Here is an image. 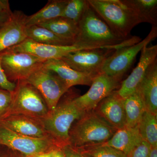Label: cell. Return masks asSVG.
I'll use <instances>...</instances> for the list:
<instances>
[{"label": "cell", "instance_id": "cell-1", "mask_svg": "<svg viewBox=\"0 0 157 157\" xmlns=\"http://www.w3.org/2000/svg\"><path fill=\"white\" fill-rule=\"evenodd\" d=\"M78 25L79 33L75 43L91 49L107 48L117 50L136 44L141 40L137 36L126 39L119 36L88 3Z\"/></svg>", "mask_w": 157, "mask_h": 157}, {"label": "cell", "instance_id": "cell-24", "mask_svg": "<svg viewBox=\"0 0 157 157\" xmlns=\"http://www.w3.org/2000/svg\"><path fill=\"white\" fill-rule=\"evenodd\" d=\"M127 6L133 9L144 22L157 26V0H122Z\"/></svg>", "mask_w": 157, "mask_h": 157}, {"label": "cell", "instance_id": "cell-13", "mask_svg": "<svg viewBox=\"0 0 157 157\" xmlns=\"http://www.w3.org/2000/svg\"><path fill=\"white\" fill-rule=\"evenodd\" d=\"M140 52V60L136 67L121 81L119 88L116 90L118 95L124 100L137 90L148 68L157 60V45L145 46Z\"/></svg>", "mask_w": 157, "mask_h": 157}, {"label": "cell", "instance_id": "cell-5", "mask_svg": "<svg viewBox=\"0 0 157 157\" xmlns=\"http://www.w3.org/2000/svg\"><path fill=\"white\" fill-rule=\"evenodd\" d=\"M49 111L39 91L25 81H19L16 82L11 106L5 117L12 114H22L42 120Z\"/></svg>", "mask_w": 157, "mask_h": 157}, {"label": "cell", "instance_id": "cell-12", "mask_svg": "<svg viewBox=\"0 0 157 157\" xmlns=\"http://www.w3.org/2000/svg\"><path fill=\"white\" fill-rule=\"evenodd\" d=\"M93 49L75 44L59 46L41 44L27 38L23 42L7 50L14 52H26L45 60L61 59L70 53L78 51Z\"/></svg>", "mask_w": 157, "mask_h": 157}, {"label": "cell", "instance_id": "cell-7", "mask_svg": "<svg viewBox=\"0 0 157 157\" xmlns=\"http://www.w3.org/2000/svg\"><path fill=\"white\" fill-rule=\"evenodd\" d=\"M0 145L26 157L59 148L50 138H35L21 135L8 128L1 123Z\"/></svg>", "mask_w": 157, "mask_h": 157}, {"label": "cell", "instance_id": "cell-32", "mask_svg": "<svg viewBox=\"0 0 157 157\" xmlns=\"http://www.w3.org/2000/svg\"><path fill=\"white\" fill-rule=\"evenodd\" d=\"M13 14V12L12 11L0 13V29L10 21Z\"/></svg>", "mask_w": 157, "mask_h": 157}, {"label": "cell", "instance_id": "cell-38", "mask_svg": "<svg viewBox=\"0 0 157 157\" xmlns=\"http://www.w3.org/2000/svg\"><path fill=\"white\" fill-rule=\"evenodd\" d=\"M26 157L23 155L21 154L18 153L16 152V157Z\"/></svg>", "mask_w": 157, "mask_h": 157}, {"label": "cell", "instance_id": "cell-30", "mask_svg": "<svg viewBox=\"0 0 157 157\" xmlns=\"http://www.w3.org/2000/svg\"><path fill=\"white\" fill-rule=\"evenodd\" d=\"M2 54L0 53V88L13 93L16 87V83L11 82L7 78L1 65Z\"/></svg>", "mask_w": 157, "mask_h": 157}, {"label": "cell", "instance_id": "cell-36", "mask_svg": "<svg viewBox=\"0 0 157 157\" xmlns=\"http://www.w3.org/2000/svg\"><path fill=\"white\" fill-rule=\"evenodd\" d=\"M53 150L47 152L42 153L39 154L32 156L27 157H52V151Z\"/></svg>", "mask_w": 157, "mask_h": 157}, {"label": "cell", "instance_id": "cell-26", "mask_svg": "<svg viewBox=\"0 0 157 157\" xmlns=\"http://www.w3.org/2000/svg\"><path fill=\"white\" fill-rule=\"evenodd\" d=\"M87 4V0H68L61 17L73 21L78 24Z\"/></svg>", "mask_w": 157, "mask_h": 157}, {"label": "cell", "instance_id": "cell-8", "mask_svg": "<svg viewBox=\"0 0 157 157\" xmlns=\"http://www.w3.org/2000/svg\"><path fill=\"white\" fill-rule=\"evenodd\" d=\"M25 81L39 91L49 111L55 108L62 96L70 89L56 73L43 65L35 70Z\"/></svg>", "mask_w": 157, "mask_h": 157}, {"label": "cell", "instance_id": "cell-18", "mask_svg": "<svg viewBox=\"0 0 157 157\" xmlns=\"http://www.w3.org/2000/svg\"><path fill=\"white\" fill-rule=\"evenodd\" d=\"M137 90L146 110L157 115V60L148 68Z\"/></svg>", "mask_w": 157, "mask_h": 157}, {"label": "cell", "instance_id": "cell-11", "mask_svg": "<svg viewBox=\"0 0 157 157\" xmlns=\"http://www.w3.org/2000/svg\"><path fill=\"white\" fill-rule=\"evenodd\" d=\"M116 50L96 48L72 52L61 59L73 70L95 77L101 73L105 60Z\"/></svg>", "mask_w": 157, "mask_h": 157}, {"label": "cell", "instance_id": "cell-34", "mask_svg": "<svg viewBox=\"0 0 157 157\" xmlns=\"http://www.w3.org/2000/svg\"><path fill=\"white\" fill-rule=\"evenodd\" d=\"M11 11L8 0H0V13Z\"/></svg>", "mask_w": 157, "mask_h": 157}, {"label": "cell", "instance_id": "cell-3", "mask_svg": "<svg viewBox=\"0 0 157 157\" xmlns=\"http://www.w3.org/2000/svg\"><path fill=\"white\" fill-rule=\"evenodd\" d=\"M117 130L94 110L86 112L72 124L69 145L80 149L101 145L109 140Z\"/></svg>", "mask_w": 157, "mask_h": 157}, {"label": "cell", "instance_id": "cell-2", "mask_svg": "<svg viewBox=\"0 0 157 157\" xmlns=\"http://www.w3.org/2000/svg\"><path fill=\"white\" fill-rule=\"evenodd\" d=\"M69 90L62 96L55 108L41 120L49 137L60 148L70 145L71 127L85 113L76 106L73 101L76 96Z\"/></svg>", "mask_w": 157, "mask_h": 157}, {"label": "cell", "instance_id": "cell-33", "mask_svg": "<svg viewBox=\"0 0 157 157\" xmlns=\"http://www.w3.org/2000/svg\"><path fill=\"white\" fill-rule=\"evenodd\" d=\"M16 153L6 146L0 145V157H15Z\"/></svg>", "mask_w": 157, "mask_h": 157}, {"label": "cell", "instance_id": "cell-4", "mask_svg": "<svg viewBox=\"0 0 157 157\" xmlns=\"http://www.w3.org/2000/svg\"><path fill=\"white\" fill-rule=\"evenodd\" d=\"M90 6L114 33L124 39L132 37L131 31L144 21L122 0H87Z\"/></svg>", "mask_w": 157, "mask_h": 157}, {"label": "cell", "instance_id": "cell-17", "mask_svg": "<svg viewBox=\"0 0 157 157\" xmlns=\"http://www.w3.org/2000/svg\"><path fill=\"white\" fill-rule=\"evenodd\" d=\"M43 67L56 73L70 89L76 85L90 86L94 77L73 70L61 59L47 60Z\"/></svg>", "mask_w": 157, "mask_h": 157}, {"label": "cell", "instance_id": "cell-35", "mask_svg": "<svg viewBox=\"0 0 157 157\" xmlns=\"http://www.w3.org/2000/svg\"><path fill=\"white\" fill-rule=\"evenodd\" d=\"M52 157H66L61 148H57L52 151Z\"/></svg>", "mask_w": 157, "mask_h": 157}, {"label": "cell", "instance_id": "cell-20", "mask_svg": "<svg viewBox=\"0 0 157 157\" xmlns=\"http://www.w3.org/2000/svg\"><path fill=\"white\" fill-rule=\"evenodd\" d=\"M68 0H50L41 10L27 16L26 26L39 25L57 17H61Z\"/></svg>", "mask_w": 157, "mask_h": 157}, {"label": "cell", "instance_id": "cell-6", "mask_svg": "<svg viewBox=\"0 0 157 157\" xmlns=\"http://www.w3.org/2000/svg\"><path fill=\"white\" fill-rule=\"evenodd\" d=\"M157 36V27L152 26L149 33L136 44L116 50L104 61L101 73L112 77L122 78L130 69L137 55Z\"/></svg>", "mask_w": 157, "mask_h": 157}, {"label": "cell", "instance_id": "cell-31", "mask_svg": "<svg viewBox=\"0 0 157 157\" xmlns=\"http://www.w3.org/2000/svg\"><path fill=\"white\" fill-rule=\"evenodd\" d=\"M61 149L66 157H88L77 149L69 145Z\"/></svg>", "mask_w": 157, "mask_h": 157}, {"label": "cell", "instance_id": "cell-14", "mask_svg": "<svg viewBox=\"0 0 157 157\" xmlns=\"http://www.w3.org/2000/svg\"><path fill=\"white\" fill-rule=\"evenodd\" d=\"M124 101L115 90L101 101L94 110L110 126L118 130L126 126Z\"/></svg>", "mask_w": 157, "mask_h": 157}, {"label": "cell", "instance_id": "cell-16", "mask_svg": "<svg viewBox=\"0 0 157 157\" xmlns=\"http://www.w3.org/2000/svg\"><path fill=\"white\" fill-rule=\"evenodd\" d=\"M27 16L21 11L13 12L11 20L0 29V53L23 42Z\"/></svg>", "mask_w": 157, "mask_h": 157}, {"label": "cell", "instance_id": "cell-29", "mask_svg": "<svg viewBox=\"0 0 157 157\" xmlns=\"http://www.w3.org/2000/svg\"><path fill=\"white\" fill-rule=\"evenodd\" d=\"M151 146L145 140H142L132 150L128 157H149Z\"/></svg>", "mask_w": 157, "mask_h": 157}, {"label": "cell", "instance_id": "cell-9", "mask_svg": "<svg viewBox=\"0 0 157 157\" xmlns=\"http://www.w3.org/2000/svg\"><path fill=\"white\" fill-rule=\"evenodd\" d=\"M1 54L2 68L9 81L15 83L25 81L46 61L26 52L6 50Z\"/></svg>", "mask_w": 157, "mask_h": 157}, {"label": "cell", "instance_id": "cell-28", "mask_svg": "<svg viewBox=\"0 0 157 157\" xmlns=\"http://www.w3.org/2000/svg\"><path fill=\"white\" fill-rule=\"evenodd\" d=\"M13 98V93L0 88V121L5 117Z\"/></svg>", "mask_w": 157, "mask_h": 157}, {"label": "cell", "instance_id": "cell-23", "mask_svg": "<svg viewBox=\"0 0 157 157\" xmlns=\"http://www.w3.org/2000/svg\"><path fill=\"white\" fill-rule=\"evenodd\" d=\"M27 38L41 44L59 46L72 45L74 42L60 38L51 31L40 26H26Z\"/></svg>", "mask_w": 157, "mask_h": 157}, {"label": "cell", "instance_id": "cell-27", "mask_svg": "<svg viewBox=\"0 0 157 157\" xmlns=\"http://www.w3.org/2000/svg\"><path fill=\"white\" fill-rule=\"evenodd\" d=\"M76 149L90 157H128L123 152L104 144Z\"/></svg>", "mask_w": 157, "mask_h": 157}, {"label": "cell", "instance_id": "cell-19", "mask_svg": "<svg viewBox=\"0 0 157 157\" xmlns=\"http://www.w3.org/2000/svg\"><path fill=\"white\" fill-rule=\"evenodd\" d=\"M142 140L138 125L134 128L125 127L117 130L111 138L103 144L123 152L128 156Z\"/></svg>", "mask_w": 157, "mask_h": 157}, {"label": "cell", "instance_id": "cell-21", "mask_svg": "<svg viewBox=\"0 0 157 157\" xmlns=\"http://www.w3.org/2000/svg\"><path fill=\"white\" fill-rule=\"evenodd\" d=\"M37 25L47 29L62 39L75 43L79 33L77 23L62 17H57Z\"/></svg>", "mask_w": 157, "mask_h": 157}, {"label": "cell", "instance_id": "cell-25", "mask_svg": "<svg viewBox=\"0 0 157 157\" xmlns=\"http://www.w3.org/2000/svg\"><path fill=\"white\" fill-rule=\"evenodd\" d=\"M138 128L142 139L152 147H157V115L146 110L138 124Z\"/></svg>", "mask_w": 157, "mask_h": 157}, {"label": "cell", "instance_id": "cell-22", "mask_svg": "<svg viewBox=\"0 0 157 157\" xmlns=\"http://www.w3.org/2000/svg\"><path fill=\"white\" fill-rule=\"evenodd\" d=\"M124 103L126 115L125 127L137 126L146 110L145 104L138 90L124 99Z\"/></svg>", "mask_w": 157, "mask_h": 157}, {"label": "cell", "instance_id": "cell-15", "mask_svg": "<svg viewBox=\"0 0 157 157\" xmlns=\"http://www.w3.org/2000/svg\"><path fill=\"white\" fill-rule=\"evenodd\" d=\"M0 123L21 135L35 138L51 139L41 120L22 114H12L3 118Z\"/></svg>", "mask_w": 157, "mask_h": 157}, {"label": "cell", "instance_id": "cell-10", "mask_svg": "<svg viewBox=\"0 0 157 157\" xmlns=\"http://www.w3.org/2000/svg\"><path fill=\"white\" fill-rule=\"evenodd\" d=\"M122 78L100 73L93 78L87 92L83 95L76 96L73 101L83 112L92 111L103 99L119 88Z\"/></svg>", "mask_w": 157, "mask_h": 157}, {"label": "cell", "instance_id": "cell-37", "mask_svg": "<svg viewBox=\"0 0 157 157\" xmlns=\"http://www.w3.org/2000/svg\"><path fill=\"white\" fill-rule=\"evenodd\" d=\"M149 157H157V147H151Z\"/></svg>", "mask_w": 157, "mask_h": 157}]
</instances>
